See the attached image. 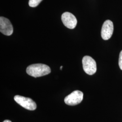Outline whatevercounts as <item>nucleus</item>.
<instances>
[{
	"mask_svg": "<svg viewBox=\"0 0 122 122\" xmlns=\"http://www.w3.org/2000/svg\"><path fill=\"white\" fill-rule=\"evenodd\" d=\"M26 72L29 75L36 78L49 74L51 72V69L49 66L45 64H34L27 67Z\"/></svg>",
	"mask_w": 122,
	"mask_h": 122,
	"instance_id": "obj_1",
	"label": "nucleus"
},
{
	"mask_svg": "<svg viewBox=\"0 0 122 122\" xmlns=\"http://www.w3.org/2000/svg\"><path fill=\"white\" fill-rule=\"evenodd\" d=\"M82 65L84 71L89 75H92L96 72L97 66L95 60L92 57L85 56L82 59Z\"/></svg>",
	"mask_w": 122,
	"mask_h": 122,
	"instance_id": "obj_2",
	"label": "nucleus"
},
{
	"mask_svg": "<svg viewBox=\"0 0 122 122\" xmlns=\"http://www.w3.org/2000/svg\"><path fill=\"white\" fill-rule=\"evenodd\" d=\"M14 100L19 105L25 109L29 110H35L37 108L36 103L30 98L17 95L14 97Z\"/></svg>",
	"mask_w": 122,
	"mask_h": 122,
	"instance_id": "obj_3",
	"label": "nucleus"
},
{
	"mask_svg": "<svg viewBox=\"0 0 122 122\" xmlns=\"http://www.w3.org/2000/svg\"><path fill=\"white\" fill-rule=\"evenodd\" d=\"M83 93L80 91H75L64 99L66 104L71 106L78 105L83 100Z\"/></svg>",
	"mask_w": 122,
	"mask_h": 122,
	"instance_id": "obj_4",
	"label": "nucleus"
},
{
	"mask_svg": "<svg viewBox=\"0 0 122 122\" xmlns=\"http://www.w3.org/2000/svg\"><path fill=\"white\" fill-rule=\"evenodd\" d=\"M61 19L64 25L70 29H73L77 25V21L74 15L70 12H65L61 15Z\"/></svg>",
	"mask_w": 122,
	"mask_h": 122,
	"instance_id": "obj_5",
	"label": "nucleus"
},
{
	"mask_svg": "<svg viewBox=\"0 0 122 122\" xmlns=\"http://www.w3.org/2000/svg\"><path fill=\"white\" fill-rule=\"evenodd\" d=\"M113 25L112 21L110 20H106L102 27L101 35L102 38L106 40L109 39L113 35Z\"/></svg>",
	"mask_w": 122,
	"mask_h": 122,
	"instance_id": "obj_6",
	"label": "nucleus"
},
{
	"mask_svg": "<svg viewBox=\"0 0 122 122\" xmlns=\"http://www.w3.org/2000/svg\"><path fill=\"white\" fill-rule=\"evenodd\" d=\"M0 31L4 35H11L13 32V26L10 21L6 18L0 17Z\"/></svg>",
	"mask_w": 122,
	"mask_h": 122,
	"instance_id": "obj_7",
	"label": "nucleus"
},
{
	"mask_svg": "<svg viewBox=\"0 0 122 122\" xmlns=\"http://www.w3.org/2000/svg\"><path fill=\"white\" fill-rule=\"evenodd\" d=\"M43 0H29V5L32 7H35L37 6Z\"/></svg>",
	"mask_w": 122,
	"mask_h": 122,
	"instance_id": "obj_8",
	"label": "nucleus"
},
{
	"mask_svg": "<svg viewBox=\"0 0 122 122\" xmlns=\"http://www.w3.org/2000/svg\"><path fill=\"white\" fill-rule=\"evenodd\" d=\"M118 64L120 69L122 70V50L121 51V52H120V54H119Z\"/></svg>",
	"mask_w": 122,
	"mask_h": 122,
	"instance_id": "obj_9",
	"label": "nucleus"
},
{
	"mask_svg": "<svg viewBox=\"0 0 122 122\" xmlns=\"http://www.w3.org/2000/svg\"><path fill=\"white\" fill-rule=\"evenodd\" d=\"M3 122H12L11 121L9 120H5V121H4Z\"/></svg>",
	"mask_w": 122,
	"mask_h": 122,
	"instance_id": "obj_10",
	"label": "nucleus"
},
{
	"mask_svg": "<svg viewBox=\"0 0 122 122\" xmlns=\"http://www.w3.org/2000/svg\"><path fill=\"white\" fill-rule=\"evenodd\" d=\"M62 68V66H60V70H61Z\"/></svg>",
	"mask_w": 122,
	"mask_h": 122,
	"instance_id": "obj_11",
	"label": "nucleus"
}]
</instances>
